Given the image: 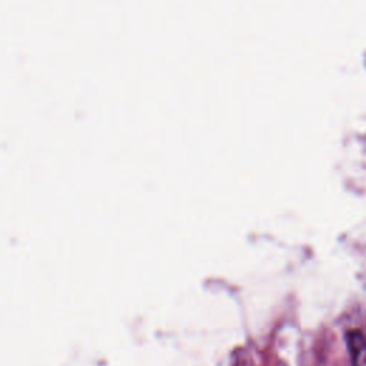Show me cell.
Here are the masks:
<instances>
[{
	"label": "cell",
	"instance_id": "6da1fadb",
	"mask_svg": "<svg viewBox=\"0 0 366 366\" xmlns=\"http://www.w3.org/2000/svg\"><path fill=\"white\" fill-rule=\"evenodd\" d=\"M346 345L350 355L352 366H366V337L359 330L346 333Z\"/></svg>",
	"mask_w": 366,
	"mask_h": 366
}]
</instances>
